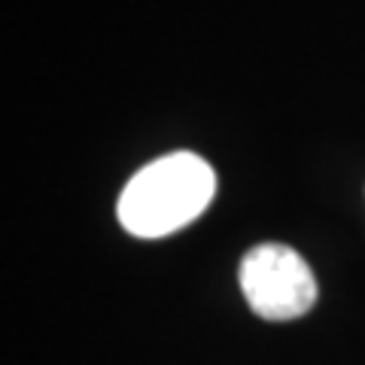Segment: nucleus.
Returning a JSON list of instances; mask_svg holds the SVG:
<instances>
[{
  "label": "nucleus",
  "mask_w": 365,
  "mask_h": 365,
  "mask_svg": "<svg viewBox=\"0 0 365 365\" xmlns=\"http://www.w3.org/2000/svg\"><path fill=\"white\" fill-rule=\"evenodd\" d=\"M241 292L262 319L304 317L317 302V280L307 262L287 244H259L241 259Z\"/></svg>",
  "instance_id": "obj_2"
},
{
  "label": "nucleus",
  "mask_w": 365,
  "mask_h": 365,
  "mask_svg": "<svg viewBox=\"0 0 365 365\" xmlns=\"http://www.w3.org/2000/svg\"><path fill=\"white\" fill-rule=\"evenodd\" d=\"M216 192L213 168L195 153H170L128 180L119 195V222L134 237H168L207 210Z\"/></svg>",
  "instance_id": "obj_1"
}]
</instances>
